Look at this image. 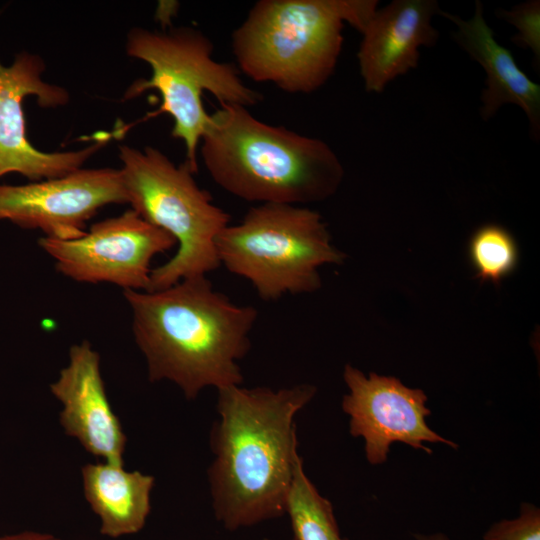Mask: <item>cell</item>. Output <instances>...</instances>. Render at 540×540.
I'll return each instance as SVG.
<instances>
[{
    "label": "cell",
    "mask_w": 540,
    "mask_h": 540,
    "mask_svg": "<svg viewBox=\"0 0 540 540\" xmlns=\"http://www.w3.org/2000/svg\"><path fill=\"white\" fill-rule=\"evenodd\" d=\"M151 382L169 380L189 400L206 387L240 385L256 308L233 303L206 276L157 291L123 290Z\"/></svg>",
    "instance_id": "2"
},
{
    "label": "cell",
    "mask_w": 540,
    "mask_h": 540,
    "mask_svg": "<svg viewBox=\"0 0 540 540\" xmlns=\"http://www.w3.org/2000/svg\"><path fill=\"white\" fill-rule=\"evenodd\" d=\"M63 404L60 423L91 454L122 465L126 436L106 396L100 356L87 340L69 350L68 365L50 385Z\"/></svg>",
    "instance_id": "12"
},
{
    "label": "cell",
    "mask_w": 540,
    "mask_h": 540,
    "mask_svg": "<svg viewBox=\"0 0 540 540\" xmlns=\"http://www.w3.org/2000/svg\"><path fill=\"white\" fill-rule=\"evenodd\" d=\"M38 245L54 259L56 270L74 281L148 291L152 259L177 244L167 232L129 209L94 223L79 238L44 236Z\"/></svg>",
    "instance_id": "8"
},
{
    "label": "cell",
    "mask_w": 540,
    "mask_h": 540,
    "mask_svg": "<svg viewBox=\"0 0 540 540\" xmlns=\"http://www.w3.org/2000/svg\"><path fill=\"white\" fill-rule=\"evenodd\" d=\"M293 540H347L340 535L331 502L307 477L303 461L296 464L286 500Z\"/></svg>",
    "instance_id": "16"
},
{
    "label": "cell",
    "mask_w": 540,
    "mask_h": 540,
    "mask_svg": "<svg viewBox=\"0 0 540 540\" xmlns=\"http://www.w3.org/2000/svg\"><path fill=\"white\" fill-rule=\"evenodd\" d=\"M417 540H450L443 533H433V534H417L415 535Z\"/></svg>",
    "instance_id": "21"
},
{
    "label": "cell",
    "mask_w": 540,
    "mask_h": 540,
    "mask_svg": "<svg viewBox=\"0 0 540 540\" xmlns=\"http://www.w3.org/2000/svg\"><path fill=\"white\" fill-rule=\"evenodd\" d=\"M82 478L85 498L100 519L102 535L118 538L144 527L150 512L152 476L105 462L85 465Z\"/></svg>",
    "instance_id": "15"
},
{
    "label": "cell",
    "mask_w": 540,
    "mask_h": 540,
    "mask_svg": "<svg viewBox=\"0 0 540 540\" xmlns=\"http://www.w3.org/2000/svg\"><path fill=\"white\" fill-rule=\"evenodd\" d=\"M200 154L217 185L260 204L322 201L344 176L327 143L260 121L241 105L220 104L210 114Z\"/></svg>",
    "instance_id": "3"
},
{
    "label": "cell",
    "mask_w": 540,
    "mask_h": 540,
    "mask_svg": "<svg viewBox=\"0 0 540 540\" xmlns=\"http://www.w3.org/2000/svg\"><path fill=\"white\" fill-rule=\"evenodd\" d=\"M262 540H271V539H269V538H264V539H262Z\"/></svg>",
    "instance_id": "22"
},
{
    "label": "cell",
    "mask_w": 540,
    "mask_h": 540,
    "mask_svg": "<svg viewBox=\"0 0 540 540\" xmlns=\"http://www.w3.org/2000/svg\"><path fill=\"white\" fill-rule=\"evenodd\" d=\"M457 27L456 42L484 69L486 88L481 95V116L490 119L504 104L520 106L526 113L532 133L540 131V86L517 65L511 52L499 44L483 17L482 3L477 1L474 16H459L439 11Z\"/></svg>",
    "instance_id": "14"
},
{
    "label": "cell",
    "mask_w": 540,
    "mask_h": 540,
    "mask_svg": "<svg viewBox=\"0 0 540 540\" xmlns=\"http://www.w3.org/2000/svg\"><path fill=\"white\" fill-rule=\"evenodd\" d=\"M0 540H63L59 537H56L52 534L35 532V531H25L16 534L0 536Z\"/></svg>",
    "instance_id": "20"
},
{
    "label": "cell",
    "mask_w": 540,
    "mask_h": 540,
    "mask_svg": "<svg viewBox=\"0 0 540 540\" xmlns=\"http://www.w3.org/2000/svg\"><path fill=\"white\" fill-rule=\"evenodd\" d=\"M217 390L218 419L210 437L214 461L208 470L217 520L236 530L282 516L301 458L294 418L316 387Z\"/></svg>",
    "instance_id": "1"
},
{
    "label": "cell",
    "mask_w": 540,
    "mask_h": 540,
    "mask_svg": "<svg viewBox=\"0 0 540 540\" xmlns=\"http://www.w3.org/2000/svg\"><path fill=\"white\" fill-rule=\"evenodd\" d=\"M42 60L28 53L19 54L14 63H0V177L17 172L30 180L41 181L67 175L81 165L108 140L101 133L97 142L85 149L69 152H42L26 136L22 102L36 95L42 107H55L68 101L67 92L41 80Z\"/></svg>",
    "instance_id": "11"
},
{
    "label": "cell",
    "mask_w": 540,
    "mask_h": 540,
    "mask_svg": "<svg viewBox=\"0 0 540 540\" xmlns=\"http://www.w3.org/2000/svg\"><path fill=\"white\" fill-rule=\"evenodd\" d=\"M483 540H540V509L532 503H522L517 517L492 524Z\"/></svg>",
    "instance_id": "19"
},
{
    "label": "cell",
    "mask_w": 540,
    "mask_h": 540,
    "mask_svg": "<svg viewBox=\"0 0 540 540\" xmlns=\"http://www.w3.org/2000/svg\"><path fill=\"white\" fill-rule=\"evenodd\" d=\"M128 203L120 169H78L26 185H0V220L39 229L45 237L71 240L109 204Z\"/></svg>",
    "instance_id": "10"
},
{
    "label": "cell",
    "mask_w": 540,
    "mask_h": 540,
    "mask_svg": "<svg viewBox=\"0 0 540 540\" xmlns=\"http://www.w3.org/2000/svg\"><path fill=\"white\" fill-rule=\"evenodd\" d=\"M375 0H259L233 31L237 68L256 82L309 94L333 74L344 22L362 32Z\"/></svg>",
    "instance_id": "4"
},
{
    "label": "cell",
    "mask_w": 540,
    "mask_h": 540,
    "mask_svg": "<svg viewBox=\"0 0 540 540\" xmlns=\"http://www.w3.org/2000/svg\"><path fill=\"white\" fill-rule=\"evenodd\" d=\"M498 15L503 20L515 26L518 33L511 41L522 48L530 49L535 61H540V2L529 0L512 7L511 10H501Z\"/></svg>",
    "instance_id": "18"
},
{
    "label": "cell",
    "mask_w": 540,
    "mask_h": 540,
    "mask_svg": "<svg viewBox=\"0 0 540 540\" xmlns=\"http://www.w3.org/2000/svg\"><path fill=\"white\" fill-rule=\"evenodd\" d=\"M434 0H394L377 9L363 31L357 53L366 91L380 93L396 77L418 66L419 49L439 38Z\"/></svg>",
    "instance_id": "13"
},
{
    "label": "cell",
    "mask_w": 540,
    "mask_h": 540,
    "mask_svg": "<svg viewBox=\"0 0 540 540\" xmlns=\"http://www.w3.org/2000/svg\"><path fill=\"white\" fill-rule=\"evenodd\" d=\"M469 257L476 270V277L499 284L515 269L518 248L513 236L505 228L487 224L472 235Z\"/></svg>",
    "instance_id": "17"
},
{
    "label": "cell",
    "mask_w": 540,
    "mask_h": 540,
    "mask_svg": "<svg viewBox=\"0 0 540 540\" xmlns=\"http://www.w3.org/2000/svg\"><path fill=\"white\" fill-rule=\"evenodd\" d=\"M215 246L220 265L249 280L265 301L316 291L319 267L345 259L321 215L291 204L251 207L238 224L218 234Z\"/></svg>",
    "instance_id": "7"
},
{
    "label": "cell",
    "mask_w": 540,
    "mask_h": 540,
    "mask_svg": "<svg viewBox=\"0 0 540 540\" xmlns=\"http://www.w3.org/2000/svg\"><path fill=\"white\" fill-rule=\"evenodd\" d=\"M127 53L147 62L150 79H140L127 90L125 99L146 90L156 89L161 95L159 109L149 114H169L174 122L172 136L184 142L186 162L198 171V147L210 119L203 106L202 95L211 93L220 104L251 107L263 96L247 86L233 63L212 58L214 45L201 31L191 27L167 32L134 28L128 35Z\"/></svg>",
    "instance_id": "6"
},
{
    "label": "cell",
    "mask_w": 540,
    "mask_h": 540,
    "mask_svg": "<svg viewBox=\"0 0 540 540\" xmlns=\"http://www.w3.org/2000/svg\"><path fill=\"white\" fill-rule=\"evenodd\" d=\"M349 392L343 396L342 410L349 416V432L364 440V451L371 465L387 461L390 446L400 442L428 454L425 443L458 445L432 430L426 421L431 410L421 389L409 388L393 376L362 371L347 364L343 372Z\"/></svg>",
    "instance_id": "9"
},
{
    "label": "cell",
    "mask_w": 540,
    "mask_h": 540,
    "mask_svg": "<svg viewBox=\"0 0 540 540\" xmlns=\"http://www.w3.org/2000/svg\"><path fill=\"white\" fill-rule=\"evenodd\" d=\"M119 151L128 203L178 245L169 261L152 269L148 291L216 270L220 262L215 241L231 216L198 186L189 164L177 166L153 147L141 151L124 145Z\"/></svg>",
    "instance_id": "5"
}]
</instances>
